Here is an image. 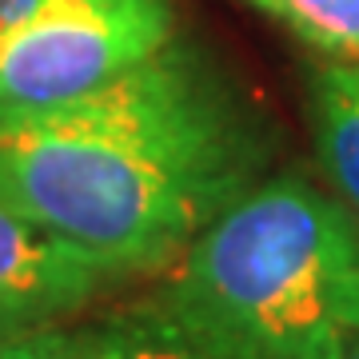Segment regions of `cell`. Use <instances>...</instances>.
<instances>
[{"label":"cell","mask_w":359,"mask_h":359,"mask_svg":"<svg viewBox=\"0 0 359 359\" xmlns=\"http://www.w3.org/2000/svg\"><path fill=\"white\" fill-rule=\"evenodd\" d=\"M268 152L240 88L172 36L92 96L0 112V204L128 280L164 276L264 180Z\"/></svg>","instance_id":"1"},{"label":"cell","mask_w":359,"mask_h":359,"mask_svg":"<svg viewBox=\"0 0 359 359\" xmlns=\"http://www.w3.org/2000/svg\"><path fill=\"white\" fill-rule=\"evenodd\" d=\"M152 299L204 359H344L359 344V219L311 180L264 176Z\"/></svg>","instance_id":"2"},{"label":"cell","mask_w":359,"mask_h":359,"mask_svg":"<svg viewBox=\"0 0 359 359\" xmlns=\"http://www.w3.org/2000/svg\"><path fill=\"white\" fill-rule=\"evenodd\" d=\"M172 36V0H0V112L92 96Z\"/></svg>","instance_id":"3"},{"label":"cell","mask_w":359,"mask_h":359,"mask_svg":"<svg viewBox=\"0 0 359 359\" xmlns=\"http://www.w3.org/2000/svg\"><path fill=\"white\" fill-rule=\"evenodd\" d=\"M128 276L0 204V344L76 320Z\"/></svg>","instance_id":"4"},{"label":"cell","mask_w":359,"mask_h":359,"mask_svg":"<svg viewBox=\"0 0 359 359\" xmlns=\"http://www.w3.org/2000/svg\"><path fill=\"white\" fill-rule=\"evenodd\" d=\"M65 359H204L156 299L108 311L92 323L52 327Z\"/></svg>","instance_id":"5"},{"label":"cell","mask_w":359,"mask_h":359,"mask_svg":"<svg viewBox=\"0 0 359 359\" xmlns=\"http://www.w3.org/2000/svg\"><path fill=\"white\" fill-rule=\"evenodd\" d=\"M311 128L339 204L359 219V65L327 60L311 76Z\"/></svg>","instance_id":"6"},{"label":"cell","mask_w":359,"mask_h":359,"mask_svg":"<svg viewBox=\"0 0 359 359\" xmlns=\"http://www.w3.org/2000/svg\"><path fill=\"white\" fill-rule=\"evenodd\" d=\"M316 52L359 65V0H256Z\"/></svg>","instance_id":"7"},{"label":"cell","mask_w":359,"mask_h":359,"mask_svg":"<svg viewBox=\"0 0 359 359\" xmlns=\"http://www.w3.org/2000/svg\"><path fill=\"white\" fill-rule=\"evenodd\" d=\"M0 359H65L60 344H56V332H36L25 335V339H13V344H0Z\"/></svg>","instance_id":"8"},{"label":"cell","mask_w":359,"mask_h":359,"mask_svg":"<svg viewBox=\"0 0 359 359\" xmlns=\"http://www.w3.org/2000/svg\"><path fill=\"white\" fill-rule=\"evenodd\" d=\"M344 359H359V344H355V347H351V351H347V355H344Z\"/></svg>","instance_id":"9"}]
</instances>
